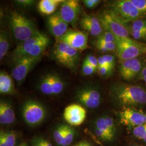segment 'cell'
Wrapping results in <instances>:
<instances>
[{
  "instance_id": "cell-1",
  "label": "cell",
  "mask_w": 146,
  "mask_h": 146,
  "mask_svg": "<svg viewBox=\"0 0 146 146\" xmlns=\"http://www.w3.org/2000/svg\"><path fill=\"white\" fill-rule=\"evenodd\" d=\"M115 99L123 107H134L146 104V90L138 85L120 84L113 89Z\"/></svg>"
},
{
  "instance_id": "cell-2",
  "label": "cell",
  "mask_w": 146,
  "mask_h": 146,
  "mask_svg": "<svg viewBox=\"0 0 146 146\" xmlns=\"http://www.w3.org/2000/svg\"><path fill=\"white\" fill-rule=\"evenodd\" d=\"M9 23L13 35L20 43L35 35L38 31L34 23L20 13H11Z\"/></svg>"
},
{
  "instance_id": "cell-3",
  "label": "cell",
  "mask_w": 146,
  "mask_h": 146,
  "mask_svg": "<svg viewBox=\"0 0 146 146\" xmlns=\"http://www.w3.org/2000/svg\"><path fill=\"white\" fill-rule=\"evenodd\" d=\"M116 56L121 61L138 58L146 53V45L129 37H116Z\"/></svg>"
},
{
  "instance_id": "cell-4",
  "label": "cell",
  "mask_w": 146,
  "mask_h": 146,
  "mask_svg": "<svg viewBox=\"0 0 146 146\" xmlns=\"http://www.w3.org/2000/svg\"><path fill=\"white\" fill-rule=\"evenodd\" d=\"M100 20L104 30L111 32L116 37L127 38L129 36L130 28L113 11L104 12Z\"/></svg>"
},
{
  "instance_id": "cell-5",
  "label": "cell",
  "mask_w": 146,
  "mask_h": 146,
  "mask_svg": "<svg viewBox=\"0 0 146 146\" xmlns=\"http://www.w3.org/2000/svg\"><path fill=\"white\" fill-rule=\"evenodd\" d=\"M53 55L56 61L63 66L71 70H75L77 67L78 50L68 44L58 41L54 49Z\"/></svg>"
},
{
  "instance_id": "cell-6",
  "label": "cell",
  "mask_w": 146,
  "mask_h": 146,
  "mask_svg": "<svg viewBox=\"0 0 146 146\" xmlns=\"http://www.w3.org/2000/svg\"><path fill=\"white\" fill-rule=\"evenodd\" d=\"M22 116L27 124L35 126L41 123L46 116V110L40 103L29 100L22 108Z\"/></svg>"
},
{
  "instance_id": "cell-7",
  "label": "cell",
  "mask_w": 146,
  "mask_h": 146,
  "mask_svg": "<svg viewBox=\"0 0 146 146\" xmlns=\"http://www.w3.org/2000/svg\"><path fill=\"white\" fill-rule=\"evenodd\" d=\"M113 11L125 23L134 21L143 17L145 15L139 11L131 0H120L114 2Z\"/></svg>"
},
{
  "instance_id": "cell-8",
  "label": "cell",
  "mask_w": 146,
  "mask_h": 146,
  "mask_svg": "<svg viewBox=\"0 0 146 146\" xmlns=\"http://www.w3.org/2000/svg\"><path fill=\"white\" fill-rule=\"evenodd\" d=\"M120 123L133 128L146 124V112L135 107H123L119 111Z\"/></svg>"
},
{
  "instance_id": "cell-9",
  "label": "cell",
  "mask_w": 146,
  "mask_h": 146,
  "mask_svg": "<svg viewBox=\"0 0 146 146\" xmlns=\"http://www.w3.org/2000/svg\"><path fill=\"white\" fill-rule=\"evenodd\" d=\"M40 58L41 57L26 56L16 60L12 70V76L16 81L19 84L22 83Z\"/></svg>"
},
{
  "instance_id": "cell-10",
  "label": "cell",
  "mask_w": 146,
  "mask_h": 146,
  "mask_svg": "<svg viewBox=\"0 0 146 146\" xmlns=\"http://www.w3.org/2000/svg\"><path fill=\"white\" fill-rule=\"evenodd\" d=\"M58 41L64 42L77 50H84L88 48V36L84 32L68 30Z\"/></svg>"
},
{
  "instance_id": "cell-11",
  "label": "cell",
  "mask_w": 146,
  "mask_h": 146,
  "mask_svg": "<svg viewBox=\"0 0 146 146\" xmlns=\"http://www.w3.org/2000/svg\"><path fill=\"white\" fill-rule=\"evenodd\" d=\"M81 7L78 1H64L61 5L59 15L68 24H74L78 19Z\"/></svg>"
},
{
  "instance_id": "cell-12",
  "label": "cell",
  "mask_w": 146,
  "mask_h": 146,
  "mask_svg": "<svg viewBox=\"0 0 146 146\" xmlns=\"http://www.w3.org/2000/svg\"><path fill=\"white\" fill-rule=\"evenodd\" d=\"M63 117L70 125L78 126L81 125L86 119V110L80 104H70L64 110Z\"/></svg>"
},
{
  "instance_id": "cell-13",
  "label": "cell",
  "mask_w": 146,
  "mask_h": 146,
  "mask_svg": "<svg viewBox=\"0 0 146 146\" xmlns=\"http://www.w3.org/2000/svg\"><path fill=\"white\" fill-rule=\"evenodd\" d=\"M143 66L142 61L138 58L121 61L120 74L125 80L131 81L141 72Z\"/></svg>"
},
{
  "instance_id": "cell-14",
  "label": "cell",
  "mask_w": 146,
  "mask_h": 146,
  "mask_svg": "<svg viewBox=\"0 0 146 146\" xmlns=\"http://www.w3.org/2000/svg\"><path fill=\"white\" fill-rule=\"evenodd\" d=\"M46 36V35L38 31L34 36L23 42L20 43L13 52V59L14 61L20 58L27 56L32 48L37 43L42 40Z\"/></svg>"
},
{
  "instance_id": "cell-15",
  "label": "cell",
  "mask_w": 146,
  "mask_h": 146,
  "mask_svg": "<svg viewBox=\"0 0 146 146\" xmlns=\"http://www.w3.org/2000/svg\"><path fill=\"white\" fill-rule=\"evenodd\" d=\"M77 97L81 104L90 109L98 107L101 103L100 93L94 89H82L78 93Z\"/></svg>"
},
{
  "instance_id": "cell-16",
  "label": "cell",
  "mask_w": 146,
  "mask_h": 146,
  "mask_svg": "<svg viewBox=\"0 0 146 146\" xmlns=\"http://www.w3.org/2000/svg\"><path fill=\"white\" fill-rule=\"evenodd\" d=\"M81 26L93 36L99 37L103 33V27L101 21L94 16H84L81 20Z\"/></svg>"
},
{
  "instance_id": "cell-17",
  "label": "cell",
  "mask_w": 146,
  "mask_h": 146,
  "mask_svg": "<svg viewBox=\"0 0 146 146\" xmlns=\"http://www.w3.org/2000/svg\"><path fill=\"white\" fill-rule=\"evenodd\" d=\"M15 120V114L10 104L1 101L0 102V123L2 125H11Z\"/></svg>"
},
{
  "instance_id": "cell-18",
  "label": "cell",
  "mask_w": 146,
  "mask_h": 146,
  "mask_svg": "<svg viewBox=\"0 0 146 146\" xmlns=\"http://www.w3.org/2000/svg\"><path fill=\"white\" fill-rule=\"evenodd\" d=\"M62 0H42L38 5L39 11L43 15H50L56 10L58 5L62 4Z\"/></svg>"
},
{
  "instance_id": "cell-19",
  "label": "cell",
  "mask_w": 146,
  "mask_h": 146,
  "mask_svg": "<svg viewBox=\"0 0 146 146\" xmlns=\"http://www.w3.org/2000/svg\"><path fill=\"white\" fill-rule=\"evenodd\" d=\"M15 92L13 79L8 73H0V93L2 94H13Z\"/></svg>"
},
{
  "instance_id": "cell-20",
  "label": "cell",
  "mask_w": 146,
  "mask_h": 146,
  "mask_svg": "<svg viewBox=\"0 0 146 146\" xmlns=\"http://www.w3.org/2000/svg\"><path fill=\"white\" fill-rule=\"evenodd\" d=\"M17 136L14 131H1L0 133V146H15Z\"/></svg>"
},
{
  "instance_id": "cell-21",
  "label": "cell",
  "mask_w": 146,
  "mask_h": 146,
  "mask_svg": "<svg viewBox=\"0 0 146 146\" xmlns=\"http://www.w3.org/2000/svg\"><path fill=\"white\" fill-rule=\"evenodd\" d=\"M39 88L43 94L48 95H54L51 74H48L42 78Z\"/></svg>"
},
{
  "instance_id": "cell-22",
  "label": "cell",
  "mask_w": 146,
  "mask_h": 146,
  "mask_svg": "<svg viewBox=\"0 0 146 146\" xmlns=\"http://www.w3.org/2000/svg\"><path fill=\"white\" fill-rule=\"evenodd\" d=\"M9 48V36L4 31L0 33V60H2L7 54Z\"/></svg>"
},
{
  "instance_id": "cell-23",
  "label": "cell",
  "mask_w": 146,
  "mask_h": 146,
  "mask_svg": "<svg viewBox=\"0 0 146 146\" xmlns=\"http://www.w3.org/2000/svg\"><path fill=\"white\" fill-rule=\"evenodd\" d=\"M48 25L49 28L51 31L53 36L55 37L57 39H59L62 36L63 34L61 31L60 28L55 19L54 14L50 16L48 19Z\"/></svg>"
},
{
  "instance_id": "cell-24",
  "label": "cell",
  "mask_w": 146,
  "mask_h": 146,
  "mask_svg": "<svg viewBox=\"0 0 146 146\" xmlns=\"http://www.w3.org/2000/svg\"><path fill=\"white\" fill-rule=\"evenodd\" d=\"M52 82L54 95L60 94L63 90L64 84L58 76L55 74H51Z\"/></svg>"
},
{
  "instance_id": "cell-25",
  "label": "cell",
  "mask_w": 146,
  "mask_h": 146,
  "mask_svg": "<svg viewBox=\"0 0 146 146\" xmlns=\"http://www.w3.org/2000/svg\"><path fill=\"white\" fill-rule=\"evenodd\" d=\"M95 128L99 129L100 131L104 132L106 135L108 136V137L110 138L111 141L114 139V136L110 132L108 125L106 123L104 117H100L96 121Z\"/></svg>"
},
{
  "instance_id": "cell-26",
  "label": "cell",
  "mask_w": 146,
  "mask_h": 146,
  "mask_svg": "<svg viewBox=\"0 0 146 146\" xmlns=\"http://www.w3.org/2000/svg\"><path fill=\"white\" fill-rule=\"evenodd\" d=\"M75 133L74 129L71 127L65 125L64 135L62 146H69L73 142L75 136Z\"/></svg>"
},
{
  "instance_id": "cell-27",
  "label": "cell",
  "mask_w": 146,
  "mask_h": 146,
  "mask_svg": "<svg viewBox=\"0 0 146 146\" xmlns=\"http://www.w3.org/2000/svg\"><path fill=\"white\" fill-rule=\"evenodd\" d=\"M65 125H58L53 132V138L58 146H62L64 135Z\"/></svg>"
},
{
  "instance_id": "cell-28",
  "label": "cell",
  "mask_w": 146,
  "mask_h": 146,
  "mask_svg": "<svg viewBox=\"0 0 146 146\" xmlns=\"http://www.w3.org/2000/svg\"><path fill=\"white\" fill-rule=\"evenodd\" d=\"M133 133L136 138L146 143V124L133 128Z\"/></svg>"
},
{
  "instance_id": "cell-29",
  "label": "cell",
  "mask_w": 146,
  "mask_h": 146,
  "mask_svg": "<svg viewBox=\"0 0 146 146\" xmlns=\"http://www.w3.org/2000/svg\"><path fill=\"white\" fill-rule=\"evenodd\" d=\"M116 41V37L111 32L105 31L103 33L98 37L96 42L110 43L115 42Z\"/></svg>"
},
{
  "instance_id": "cell-30",
  "label": "cell",
  "mask_w": 146,
  "mask_h": 146,
  "mask_svg": "<svg viewBox=\"0 0 146 146\" xmlns=\"http://www.w3.org/2000/svg\"><path fill=\"white\" fill-rule=\"evenodd\" d=\"M146 29V19H139L133 21L130 28L131 32L140 31Z\"/></svg>"
},
{
  "instance_id": "cell-31",
  "label": "cell",
  "mask_w": 146,
  "mask_h": 146,
  "mask_svg": "<svg viewBox=\"0 0 146 146\" xmlns=\"http://www.w3.org/2000/svg\"><path fill=\"white\" fill-rule=\"evenodd\" d=\"M32 146H52V144L47 139L42 137H36L31 141Z\"/></svg>"
},
{
  "instance_id": "cell-32",
  "label": "cell",
  "mask_w": 146,
  "mask_h": 146,
  "mask_svg": "<svg viewBox=\"0 0 146 146\" xmlns=\"http://www.w3.org/2000/svg\"><path fill=\"white\" fill-rule=\"evenodd\" d=\"M136 7L146 15V0H131Z\"/></svg>"
},
{
  "instance_id": "cell-33",
  "label": "cell",
  "mask_w": 146,
  "mask_h": 146,
  "mask_svg": "<svg viewBox=\"0 0 146 146\" xmlns=\"http://www.w3.org/2000/svg\"><path fill=\"white\" fill-rule=\"evenodd\" d=\"M82 72L84 75L88 76L93 74L96 70L95 68L89 64L88 63L86 62L85 60L84 61L82 64Z\"/></svg>"
},
{
  "instance_id": "cell-34",
  "label": "cell",
  "mask_w": 146,
  "mask_h": 146,
  "mask_svg": "<svg viewBox=\"0 0 146 146\" xmlns=\"http://www.w3.org/2000/svg\"><path fill=\"white\" fill-rule=\"evenodd\" d=\"M104 119L106 124L107 125L110 129V132L113 135L115 136V134L116 132V126H115L114 120L111 117L109 116H104Z\"/></svg>"
},
{
  "instance_id": "cell-35",
  "label": "cell",
  "mask_w": 146,
  "mask_h": 146,
  "mask_svg": "<svg viewBox=\"0 0 146 146\" xmlns=\"http://www.w3.org/2000/svg\"><path fill=\"white\" fill-rule=\"evenodd\" d=\"M113 70V69L110 68L108 66L99 67L98 68L99 74L101 76H106L110 75L111 74Z\"/></svg>"
},
{
  "instance_id": "cell-36",
  "label": "cell",
  "mask_w": 146,
  "mask_h": 146,
  "mask_svg": "<svg viewBox=\"0 0 146 146\" xmlns=\"http://www.w3.org/2000/svg\"><path fill=\"white\" fill-rule=\"evenodd\" d=\"M104 60V62L107 66L110 68L114 69L115 67V58L111 55H104L102 56Z\"/></svg>"
},
{
  "instance_id": "cell-37",
  "label": "cell",
  "mask_w": 146,
  "mask_h": 146,
  "mask_svg": "<svg viewBox=\"0 0 146 146\" xmlns=\"http://www.w3.org/2000/svg\"><path fill=\"white\" fill-rule=\"evenodd\" d=\"M86 62L88 63L92 66H93L96 70L98 68V59L93 55H89L84 60Z\"/></svg>"
},
{
  "instance_id": "cell-38",
  "label": "cell",
  "mask_w": 146,
  "mask_h": 146,
  "mask_svg": "<svg viewBox=\"0 0 146 146\" xmlns=\"http://www.w3.org/2000/svg\"><path fill=\"white\" fill-rule=\"evenodd\" d=\"M131 34L136 40L145 39L146 38V29L140 31L131 32Z\"/></svg>"
},
{
  "instance_id": "cell-39",
  "label": "cell",
  "mask_w": 146,
  "mask_h": 146,
  "mask_svg": "<svg viewBox=\"0 0 146 146\" xmlns=\"http://www.w3.org/2000/svg\"><path fill=\"white\" fill-rule=\"evenodd\" d=\"M83 2H84V5L87 8H89V9H92V8H94L98 5L101 2V1H99V0H85Z\"/></svg>"
},
{
  "instance_id": "cell-40",
  "label": "cell",
  "mask_w": 146,
  "mask_h": 146,
  "mask_svg": "<svg viewBox=\"0 0 146 146\" xmlns=\"http://www.w3.org/2000/svg\"><path fill=\"white\" fill-rule=\"evenodd\" d=\"M100 44L103 45L108 52H115L116 49V43L115 42H110V43H104V42H96Z\"/></svg>"
},
{
  "instance_id": "cell-41",
  "label": "cell",
  "mask_w": 146,
  "mask_h": 146,
  "mask_svg": "<svg viewBox=\"0 0 146 146\" xmlns=\"http://www.w3.org/2000/svg\"><path fill=\"white\" fill-rule=\"evenodd\" d=\"M95 133L96 136L99 138L100 140L104 141H110V139L108 137V136L106 135L104 132L100 131L99 129L95 128Z\"/></svg>"
},
{
  "instance_id": "cell-42",
  "label": "cell",
  "mask_w": 146,
  "mask_h": 146,
  "mask_svg": "<svg viewBox=\"0 0 146 146\" xmlns=\"http://www.w3.org/2000/svg\"><path fill=\"white\" fill-rule=\"evenodd\" d=\"M19 4L23 5V6H31L34 3V1L31 0H19L16 1Z\"/></svg>"
},
{
  "instance_id": "cell-43",
  "label": "cell",
  "mask_w": 146,
  "mask_h": 146,
  "mask_svg": "<svg viewBox=\"0 0 146 146\" xmlns=\"http://www.w3.org/2000/svg\"><path fill=\"white\" fill-rule=\"evenodd\" d=\"M73 146H92V145L86 140H83V141H80L77 144L74 145Z\"/></svg>"
},
{
  "instance_id": "cell-44",
  "label": "cell",
  "mask_w": 146,
  "mask_h": 146,
  "mask_svg": "<svg viewBox=\"0 0 146 146\" xmlns=\"http://www.w3.org/2000/svg\"><path fill=\"white\" fill-rule=\"evenodd\" d=\"M141 78L146 84V64L143 66V68L141 71Z\"/></svg>"
},
{
  "instance_id": "cell-45",
  "label": "cell",
  "mask_w": 146,
  "mask_h": 146,
  "mask_svg": "<svg viewBox=\"0 0 146 146\" xmlns=\"http://www.w3.org/2000/svg\"><path fill=\"white\" fill-rule=\"evenodd\" d=\"M107 66V65L104 62V60L102 58V56H100L98 58V67H101V66Z\"/></svg>"
},
{
  "instance_id": "cell-46",
  "label": "cell",
  "mask_w": 146,
  "mask_h": 146,
  "mask_svg": "<svg viewBox=\"0 0 146 146\" xmlns=\"http://www.w3.org/2000/svg\"><path fill=\"white\" fill-rule=\"evenodd\" d=\"M19 146H28V145H27L26 143H25V142H22V143H21V144Z\"/></svg>"
}]
</instances>
